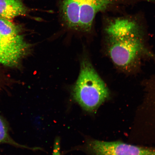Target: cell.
<instances>
[{
	"mask_svg": "<svg viewBox=\"0 0 155 155\" xmlns=\"http://www.w3.org/2000/svg\"><path fill=\"white\" fill-rule=\"evenodd\" d=\"M140 18L139 14L106 17L104 31L108 51L112 61L118 67H132L144 55L155 58L144 45Z\"/></svg>",
	"mask_w": 155,
	"mask_h": 155,
	"instance_id": "1",
	"label": "cell"
},
{
	"mask_svg": "<svg viewBox=\"0 0 155 155\" xmlns=\"http://www.w3.org/2000/svg\"><path fill=\"white\" fill-rule=\"evenodd\" d=\"M146 0H63L61 12L68 28L88 32L98 13Z\"/></svg>",
	"mask_w": 155,
	"mask_h": 155,
	"instance_id": "2",
	"label": "cell"
},
{
	"mask_svg": "<svg viewBox=\"0 0 155 155\" xmlns=\"http://www.w3.org/2000/svg\"><path fill=\"white\" fill-rule=\"evenodd\" d=\"M74 99L83 109L92 112L109 97L107 86L88 60L81 63L80 74L73 87Z\"/></svg>",
	"mask_w": 155,
	"mask_h": 155,
	"instance_id": "3",
	"label": "cell"
},
{
	"mask_svg": "<svg viewBox=\"0 0 155 155\" xmlns=\"http://www.w3.org/2000/svg\"><path fill=\"white\" fill-rule=\"evenodd\" d=\"M87 149L92 155H155V150L120 141H91Z\"/></svg>",
	"mask_w": 155,
	"mask_h": 155,
	"instance_id": "4",
	"label": "cell"
},
{
	"mask_svg": "<svg viewBox=\"0 0 155 155\" xmlns=\"http://www.w3.org/2000/svg\"><path fill=\"white\" fill-rule=\"evenodd\" d=\"M29 47L27 43H15L0 34V63L6 66H17Z\"/></svg>",
	"mask_w": 155,
	"mask_h": 155,
	"instance_id": "5",
	"label": "cell"
},
{
	"mask_svg": "<svg viewBox=\"0 0 155 155\" xmlns=\"http://www.w3.org/2000/svg\"><path fill=\"white\" fill-rule=\"evenodd\" d=\"M28 9L21 0H0V17L9 20L26 15Z\"/></svg>",
	"mask_w": 155,
	"mask_h": 155,
	"instance_id": "6",
	"label": "cell"
},
{
	"mask_svg": "<svg viewBox=\"0 0 155 155\" xmlns=\"http://www.w3.org/2000/svg\"><path fill=\"white\" fill-rule=\"evenodd\" d=\"M20 27L11 20L0 17V34L15 43H26L22 35H20Z\"/></svg>",
	"mask_w": 155,
	"mask_h": 155,
	"instance_id": "7",
	"label": "cell"
},
{
	"mask_svg": "<svg viewBox=\"0 0 155 155\" xmlns=\"http://www.w3.org/2000/svg\"><path fill=\"white\" fill-rule=\"evenodd\" d=\"M8 144L16 148L35 150V148H31L19 144L9 134V126L5 118L0 114V145Z\"/></svg>",
	"mask_w": 155,
	"mask_h": 155,
	"instance_id": "8",
	"label": "cell"
},
{
	"mask_svg": "<svg viewBox=\"0 0 155 155\" xmlns=\"http://www.w3.org/2000/svg\"><path fill=\"white\" fill-rule=\"evenodd\" d=\"M60 147V139L56 138L54 143L53 155H61Z\"/></svg>",
	"mask_w": 155,
	"mask_h": 155,
	"instance_id": "9",
	"label": "cell"
}]
</instances>
